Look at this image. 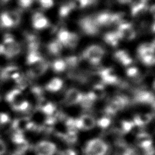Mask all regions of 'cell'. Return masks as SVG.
<instances>
[{
    "label": "cell",
    "instance_id": "6da1fadb",
    "mask_svg": "<svg viewBox=\"0 0 155 155\" xmlns=\"http://www.w3.org/2000/svg\"><path fill=\"white\" fill-rule=\"evenodd\" d=\"M108 151V145L103 140L98 138L88 140L85 147V155H105Z\"/></svg>",
    "mask_w": 155,
    "mask_h": 155
},
{
    "label": "cell",
    "instance_id": "3957f363",
    "mask_svg": "<svg viewBox=\"0 0 155 155\" xmlns=\"http://www.w3.org/2000/svg\"><path fill=\"white\" fill-rule=\"evenodd\" d=\"M79 25L82 31L89 36L96 35L99 31V26L97 24L94 17L87 16L81 18L79 21Z\"/></svg>",
    "mask_w": 155,
    "mask_h": 155
},
{
    "label": "cell",
    "instance_id": "603a6c76",
    "mask_svg": "<svg viewBox=\"0 0 155 155\" xmlns=\"http://www.w3.org/2000/svg\"><path fill=\"white\" fill-rule=\"evenodd\" d=\"M39 2L44 8H49L54 4L53 0H39Z\"/></svg>",
    "mask_w": 155,
    "mask_h": 155
},
{
    "label": "cell",
    "instance_id": "2e32d148",
    "mask_svg": "<svg viewBox=\"0 0 155 155\" xmlns=\"http://www.w3.org/2000/svg\"><path fill=\"white\" fill-rule=\"evenodd\" d=\"M73 9H74V8L72 3V1L67 2L65 4H62L60 7L59 15L61 18H65L67 16Z\"/></svg>",
    "mask_w": 155,
    "mask_h": 155
},
{
    "label": "cell",
    "instance_id": "30bf717a",
    "mask_svg": "<svg viewBox=\"0 0 155 155\" xmlns=\"http://www.w3.org/2000/svg\"><path fill=\"white\" fill-rule=\"evenodd\" d=\"M104 41L108 45L112 47H116L119 44L120 40L116 31H109L105 33L104 36Z\"/></svg>",
    "mask_w": 155,
    "mask_h": 155
},
{
    "label": "cell",
    "instance_id": "52a82bcc",
    "mask_svg": "<svg viewBox=\"0 0 155 155\" xmlns=\"http://www.w3.org/2000/svg\"><path fill=\"white\" fill-rule=\"evenodd\" d=\"M148 7L144 0H139L134 3L131 7V13L133 17H138L147 10Z\"/></svg>",
    "mask_w": 155,
    "mask_h": 155
},
{
    "label": "cell",
    "instance_id": "9a60e30c",
    "mask_svg": "<svg viewBox=\"0 0 155 155\" xmlns=\"http://www.w3.org/2000/svg\"><path fill=\"white\" fill-rule=\"evenodd\" d=\"M44 59L41 54V53L38 50H33L30 51L28 57H27V62L29 64L35 65L39 62L41 61Z\"/></svg>",
    "mask_w": 155,
    "mask_h": 155
},
{
    "label": "cell",
    "instance_id": "7a4b0ae2",
    "mask_svg": "<svg viewBox=\"0 0 155 155\" xmlns=\"http://www.w3.org/2000/svg\"><path fill=\"white\" fill-rule=\"evenodd\" d=\"M105 54L104 49L97 45H92L87 47L83 52V58L92 64H97Z\"/></svg>",
    "mask_w": 155,
    "mask_h": 155
},
{
    "label": "cell",
    "instance_id": "5bb4252c",
    "mask_svg": "<svg viewBox=\"0 0 155 155\" xmlns=\"http://www.w3.org/2000/svg\"><path fill=\"white\" fill-rule=\"evenodd\" d=\"M62 44L57 39L51 41L47 45V50L49 53L54 55L59 54L62 50Z\"/></svg>",
    "mask_w": 155,
    "mask_h": 155
},
{
    "label": "cell",
    "instance_id": "d4e9b609",
    "mask_svg": "<svg viewBox=\"0 0 155 155\" xmlns=\"http://www.w3.org/2000/svg\"><path fill=\"white\" fill-rule=\"evenodd\" d=\"M35 0H20V3L24 7H28L31 5Z\"/></svg>",
    "mask_w": 155,
    "mask_h": 155
},
{
    "label": "cell",
    "instance_id": "4fadbf2b",
    "mask_svg": "<svg viewBox=\"0 0 155 155\" xmlns=\"http://www.w3.org/2000/svg\"><path fill=\"white\" fill-rule=\"evenodd\" d=\"M48 64L44 59L35 64V67L32 70V73L36 76H40L47 69Z\"/></svg>",
    "mask_w": 155,
    "mask_h": 155
},
{
    "label": "cell",
    "instance_id": "9c48e42d",
    "mask_svg": "<svg viewBox=\"0 0 155 155\" xmlns=\"http://www.w3.org/2000/svg\"><path fill=\"white\" fill-rule=\"evenodd\" d=\"M115 58L122 65L126 66L130 65L133 59L125 50H118L114 53Z\"/></svg>",
    "mask_w": 155,
    "mask_h": 155
},
{
    "label": "cell",
    "instance_id": "8fae6325",
    "mask_svg": "<svg viewBox=\"0 0 155 155\" xmlns=\"http://www.w3.org/2000/svg\"><path fill=\"white\" fill-rule=\"evenodd\" d=\"M63 85V81L59 78H54L50 80L46 85L47 90L51 92H56L61 89Z\"/></svg>",
    "mask_w": 155,
    "mask_h": 155
},
{
    "label": "cell",
    "instance_id": "7402d4cb",
    "mask_svg": "<svg viewBox=\"0 0 155 155\" xmlns=\"http://www.w3.org/2000/svg\"><path fill=\"white\" fill-rule=\"evenodd\" d=\"M97 124L99 126H100L101 128H106L110 125V120L107 117H104L99 119V120L97 121Z\"/></svg>",
    "mask_w": 155,
    "mask_h": 155
},
{
    "label": "cell",
    "instance_id": "e0dca14e",
    "mask_svg": "<svg viewBox=\"0 0 155 155\" xmlns=\"http://www.w3.org/2000/svg\"><path fill=\"white\" fill-rule=\"evenodd\" d=\"M70 33L71 32L65 29H61L58 33L57 40L62 44V45L65 47L70 36Z\"/></svg>",
    "mask_w": 155,
    "mask_h": 155
},
{
    "label": "cell",
    "instance_id": "d6986e66",
    "mask_svg": "<svg viewBox=\"0 0 155 155\" xmlns=\"http://www.w3.org/2000/svg\"><path fill=\"white\" fill-rule=\"evenodd\" d=\"M40 45V40L39 38L34 35H30L28 38V45L30 51L33 50H38Z\"/></svg>",
    "mask_w": 155,
    "mask_h": 155
},
{
    "label": "cell",
    "instance_id": "cb8c5ba5",
    "mask_svg": "<svg viewBox=\"0 0 155 155\" xmlns=\"http://www.w3.org/2000/svg\"><path fill=\"white\" fill-rule=\"evenodd\" d=\"M138 69L137 68L135 67H129L127 70V74L130 76V77H134L135 76H136L138 74Z\"/></svg>",
    "mask_w": 155,
    "mask_h": 155
},
{
    "label": "cell",
    "instance_id": "277c9868",
    "mask_svg": "<svg viewBox=\"0 0 155 155\" xmlns=\"http://www.w3.org/2000/svg\"><path fill=\"white\" fill-rule=\"evenodd\" d=\"M116 32L120 39L125 41H131L135 38L136 33L133 25L128 22L120 23Z\"/></svg>",
    "mask_w": 155,
    "mask_h": 155
},
{
    "label": "cell",
    "instance_id": "ffe728a7",
    "mask_svg": "<svg viewBox=\"0 0 155 155\" xmlns=\"http://www.w3.org/2000/svg\"><path fill=\"white\" fill-rule=\"evenodd\" d=\"M67 67L65 61L62 59L55 60L52 64L53 69L56 72H62L65 70Z\"/></svg>",
    "mask_w": 155,
    "mask_h": 155
},
{
    "label": "cell",
    "instance_id": "5b68a950",
    "mask_svg": "<svg viewBox=\"0 0 155 155\" xmlns=\"http://www.w3.org/2000/svg\"><path fill=\"white\" fill-rule=\"evenodd\" d=\"M56 145L50 141L43 140L39 142L36 146V155H53L56 151Z\"/></svg>",
    "mask_w": 155,
    "mask_h": 155
},
{
    "label": "cell",
    "instance_id": "8992f818",
    "mask_svg": "<svg viewBox=\"0 0 155 155\" xmlns=\"http://www.w3.org/2000/svg\"><path fill=\"white\" fill-rule=\"evenodd\" d=\"M32 24L35 28L41 30L48 27L49 23L42 13L36 12L32 16Z\"/></svg>",
    "mask_w": 155,
    "mask_h": 155
},
{
    "label": "cell",
    "instance_id": "ba28073f",
    "mask_svg": "<svg viewBox=\"0 0 155 155\" xmlns=\"http://www.w3.org/2000/svg\"><path fill=\"white\" fill-rule=\"evenodd\" d=\"M76 124H78L79 128L84 130H90L96 124V121L94 118L88 115H85L78 119L75 122Z\"/></svg>",
    "mask_w": 155,
    "mask_h": 155
},
{
    "label": "cell",
    "instance_id": "4316f807",
    "mask_svg": "<svg viewBox=\"0 0 155 155\" xmlns=\"http://www.w3.org/2000/svg\"><path fill=\"white\" fill-rule=\"evenodd\" d=\"M120 4H128L130 3L133 0H117Z\"/></svg>",
    "mask_w": 155,
    "mask_h": 155
},
{
    "label": "cell",
    "instance_id": "ac0fdd59",
    "mask_svg": "<svg viewBox=\"0 0 155 155\" xmlns=\"http://www.w3.org/2000/svg\"><path fill=\"white\" fill-rule=\"evenodd\" d=\"M96 2V0H73L72 1V3L73 4L74 8H83L93 4Z\"/></svg>",
    "mask_w": 155,
    "mask_h": 155
},
{
    "label": "cell",
    "instance_id": "44dd1931",
    "mask_svg": "<svg viewBox=\"0 0 155 155\" xmlns=\"http://www.w3.org/2000/svg\"><path fill=\"white\" fill-rule=\"evenodd\" d=\"M78 41H79V37L78 35L74 33L71 32L70 36L69 37V39L68 40V42L65 47L70 48H73L77 45Z\"/></svg>",
    "mask_w": 155,
    "mask_h": 155
},
{
    "label": "cell",
    "instance_id": "7c38bea8",
    "mask_svg": "<svg viewBox=\"0 0 155 155\" xmlns=\"http://www.w3.org/2000/svg\"><path fill=\"white\" fill-rule=\"evenodd\" d=\"M81 97L82 95L80 92L76 90H71L67 93L65 97V99L67 104H74L80 102V101L82 99Z\"/></svg>",
    "mask_w": 155,
    "mask_h": 155
},
{
    "label": "cell",
    "instance_id": "484cf974",
    "mask_svg": "<svg viewBox=\"0 0 155 155\" xmlns=\"http://www.w3.org/2000/svg\"><path fill=\"white\" fill-rule=\"evenodd\" d=\"M61 155H76V153L75 151L71 149H67L65 151H64Z\"/></svg>",
    "mask_w": 155,
    "mask_h": 155
}]
</instances>
